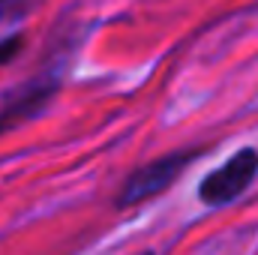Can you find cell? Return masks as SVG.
<instances>
[{
  "instance_id": "cell-4",
  "label": "cell",
  "mask_w": 258,
  "mask_h": 255,
  "mask_svg": "<svg viewBox=\"0 0 258 255\" xmlns=\"http://www.w3.org/2000/svg\"><path fill=\"white\" fill-rule=\"evenodd\" d=\"M18 48H21V39H18V36H12V39H3V42H0V66L6 63V60H12Z\"/></svg>"
},
{
  "instance_id": "cell-1",
  "label": "cell",
  "mask_w": 258,
  "mask_h": 255,
  "mask_svg": "<svg viewBox=\"0 0 258 255\" xmlns=\"http://www.w3.org/2000/svg\"><path fill=\"white\" fill-rule=\"evenodd\" d=\"M258 171V153L255 150H240L237 156H231L219 171H213L204 183H201V201L207 204H225L234 201L240 192L252 183Z\"/></svg>"
},
{
  "instance_id": "cell-5",
  "label": "cell",
  "mask_w": 258,
  "mask_h": 255,
  "mask_svg": "<svg viewBox=\"0 0 258 255\" xmlns=\"http://www.w3.org/2000/svg\"><path fill=\"white\" fill-rule=\"evenodd\" d=\"M144 255H150V252H144Z\"/></svg>"
},
{
  "instance_id": "cell-2",
  "label": "cell",
  "mask_w": 258,
  "mask_h": 255,
  "mask_svg": "<svg viewBox=\"0 0 258 255\" xmlns=\"http://www.w3.org/2000/svg\"><path fill=\"white\" fill-rule=\"evenodd\" d=\"M186 159H189L186 153H177V156H165V159H156V162L138 168V171L126 180V186H123L120 204L129 207V204H135V201H144V198L162 192L177 174H180V168L186 165Z\"/></svg>"
},
{
  "instance_id": "cell-3",
  "label": "cell",
  "mask_w": 258,
  "mask_h": 255,
  "mask_svg": "<svg viewBox=\"0 0 258 255\" xmlns=\"http://www.w3.org/2000/svg\"><path fill=\"white\" fill-rule=\"evenodd\" d=\"M48 90L51 87H27V90H21L15 96H6L0 102V129L6 126V123H15V120L27 117L30 111H36L48 99Z\"/></svg>"
}]
</instances>
